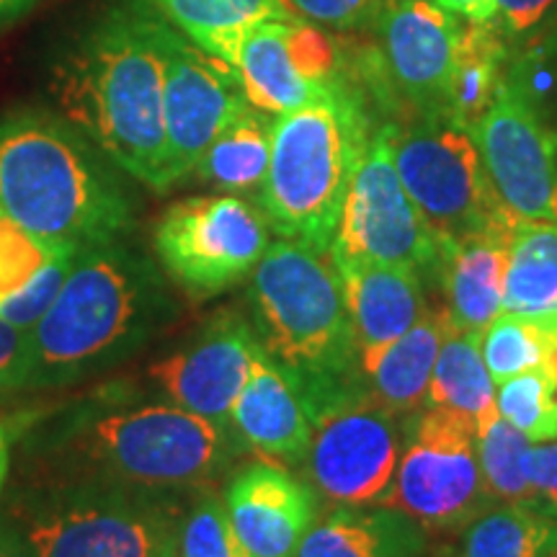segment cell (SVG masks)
Listing matches in <instances>:
<instances>
[{
	"instance_id": "1",
	"label": "cell",
	"mask_w": 557,
	"mask_h": 557,
	"mask_svg": "<svg viewBox=\"0 0 557 557\" xmlns=\"http://www.w3.org/2000/svg\"><path fill=\"white\" fill-rule=\"evenodd\" d=\"M169 29V21L150 5H114L67 54L54 78L67 122L152 191L171 189L165 173Z\"/></svg>"
},
{
	"instance_id": "2",
	"label": "cell",
	"mask_w": 557,
	"mask_h": 557,
	"mask_svg": "<svg viewBox=\"0 0 557 557\" xmlns=\"http://www.w3.org/2000/svg\"><path fill=\"white\" fill-rule=\"evenodd\" d=\"M0 212L39 238L88 250L129 225V201L81 129L45 111L0 122Z\"/></svg>"
},
{
	"instance_id": "3",
	"label": "cell",
	"mask_w": 557,
	"mask_h": 557,
	"mask_svg": "<svg viewBox=\"0 0 557 557\" xmlns=\"http://www.w3.org/2000/svg\"><path fill=\"white\" fill-rule=\"evenodd\" d=\"M253 329L310 410L361 387L359 348L331 250L278 238L250 274Z\"/></svg>"
},
{
	"instance_id": "4",
	"label": "cell",
	"mask_w": 557,
	"mask_h": 557,
	"mask_svg": "<svg viewBox=\"0 0 557 557\" xmlns=\"http://www.w3.org/2000/svg\"><path fill=\"white\" fill-rule=\"evenodd\" d=\"M372 135V111L351 73L305 107L276 116L259 205L278 238L329 253Z\"/></svg>"
},
{
	"instance_id": "5",
	"label": "cell",
	"mask_w": 557,
	"mask_h": 557,
	"mask_svg": "<svg viewBox=\"0 0 557 557\" xmlns=\"http://www.w3.org/2000/svg\"><path fill=\"white\" fill-rule=\"evenodd\" d=\"M160 318V292L143 263L96 246L75 256L50 310L29 331L37 382H67L122 357Z\"/></svg>"
},
{
	"instance_id": "6",
	"label": "cell",
	"mask_w": 557,
	"mask_h": 557,
	"mask_svg": "<svg viewBox=\"0 0 557 557\" xmlns=\"http://www.w3.org/2000/svg\"><path fill=\"white\" fill-rule=\"evenodd\" d=\"M380 127L403 189L444 243L519 222L493 189L468 124L451 114H413Z\"/></svg>"
},
{
	"instance_id": "7",
	"label": "cell",
	"mask_w": 557,
	"mask_h": 557,
	"mask_svg": "<svg viewBox=\"0 0 557 557\" xmlns=\"http://www.w3.org/2000/svg\"><path fill=\"white\" fill-rule=\"evenodd\" d=\"M385 506L408 513L429 534L465 532L496 506L480 470L475 423L444 408L423 406L408 413Z\"/></svg>"
},
{
	"instance_id": "8",
	"label": "cell",
	"mask_w": 557,
	"mask_h": 557,
	"mask_svg": "<svg viewBox=\"0 0 557 557\" xmlns=\"http://www.w3.org/2000/svg\"><path fill=\"white\" fill-rule=\"evenodd\" d=\"M233 434L225 423L156 403L94 418L83 447L116 478L145 487H176L212 478L225 465Z\"/></svg>"
},
{
	"instance_id": "9",
	"label": "cell",
	"mask_w": 557,
	"mask_h": 557,
	"mask_svg": "<svg viewBox=\"0 0 557 557\" xmlns=\"http://www.w3.org/2000/svg\"><path fill=\"white\" fill-rule=\"evenodd\" d=\"M406 416L354 387L312 410L305 470L318 498L333 506H385L398 472Z\"/></svg>"
},
{
	"instance_id": "10",
	"label": "cell",
	"mask_w": 557,
	"mask_h": 557,
	"mask_svg": "<svg viewBox=\"0 0 557 557\" xmlns=\"http://www.w3.org/2000/svg\"><path fill=\"white\" fill-rule=\"evenodd\" d=\"M444 253L447 243L403 189L385 132L377 127L348 186L331 256L406 267L431 284L438 278Z\"/></svg>"
},
{
	"instance_id": "11",
	"label": "cell",
	"mask_w": 557,
	"mask_h": 557,
	"mask_svg": "<svg viewBox=\"0 0 557 557\" xmlns=\"http://www.w3.org/2000/svg\"><path fill=\"white\" fill-rule=\"evenodd\" d=\"M269 243L261 209L233 194L181 199L152 233L160 263L194 297H214L248 278Z\"/></svg>"
},
{
	"instance_id": "12",
	"label": "cell",
	"mask_w": 557,
	"mask_h": 557,
	"mask_svg": "<svg viewBox=\"0 0 557 557\" xmlns=\"http://www.w3.org/2000/svg\"><path fill=\"white\" fill-rule=\"evenodd\" d=\"M472 132L508 212L519 220L557 222V127L508 73Z\"/></svg>"
},
{
	"instance_id": "13",
	"label": "cell",
	"mask_w": 557,
	"mask_h": 557,
	"mask_svg": "<svg viewBox=\"0 0 557 557\" xmlns=\"http://www.w3.org/2000/svg\"><path fill=\"white\" fill-rule=\"evenodd\" d=\"M169 508L122 493H81L37 513L26 537L39 557H176Z\"/></svg>"
},
{
	"instance_id": "14",
	"label": "cell",
	"mask_w": 557,
	"mask_h": 557,
	"mask_svg": "<svg viewBox=\"0 0 557 557\" xmlns=\"http://www.w3.org/2000/svg\"><path fill=\"white\" fill-rule=\"evenodd\" d=\"M377 65L393 103V122L449 114L459 24L431 0H389L377 26Z\"/></svg>"
},
{
	"instance_id": "15",
	"label": "cell",
	"mask_w": 557,
	"mask_h": 557,
	"mask_svg": "<svg viewBox=\"0 0 557 557\" xmlns=\"http://www.w3.org/2000/svg\"><path fill=\"white\" fill-rule=\"evenodd\" d=\"M165 173L171 189L189 178L214 137L246 107L233 67L176 29L165 39Z\"/></svg>"
},
{
	"instance_id": "16",
	"label": "cell",
	"mask_w": 557,
	"mask_h": 557,
	"mask_svg": "<svg viewBox=\"0 0 557 557\" xmlns=\"http://www.w3.org/2000/svg\"><path fill=\"white\" fill-rule=\"evenodd\" d=\"M263 351L256 329L238 312H222L171 357L150 367V380L173 406L230 426V410Z\"/></svg>"
},
{
	"instance_id": "17",
	"label": "cell",
	"mask_w": 557,
	"mask_h": 557,
	"mask_svg": "<svg viewBox=\"0 0 557 557\" xmlns=\"http://www.w3.org/2000/svg\"><path fill=\"white\" fill-rule=\"evenodd\" d=\"M225 506L253 557H295L318 521V493L276 465H250L230 480Z\"/></svg>"
},
{
	"instance_id": "18",
	"label": "cell",
	"mask_w": 557,
	"mask_h": 557,
	"mask_svg": "<svg viewBox=\"0 0 557 557\" xmlns=\"http://www.w3.org/2000/svg\"><path fill=\"white\" fill-rule=\"evenodd\" d=\"M344 287L359 364L377 357L382 348L413 329L431 305L426 282L406 267L354 259H333Z\"/></svg>"
},
{
	"instance_id": "19",
	"label": "cell",
	"mask_w": 557,
	"mask_h": 557,
	"mask_svg": "<svg viewBox=\"0 0 557 557\" xmlns=\"http://www.w3.org/2000/svg\"><path fill=\"white\" fill-rule=\"evenodd\" d=\"M230 426L261 457L295 465L308 455L312 410L287 369L261 351L230 410Z\"/></svg>"
},
{
	"instance_id": "20",
	"label": "cell",
	"mask_w": 557,
	"mask_h": 557,
	"mask_svg": "<svg viewBox=\"0 0 557 557\" xmlns=\"http://www.w3.org/2000/svg\"><path fill=\"white\" fill-rule=\"evenodd\" d=\"M517 225L519 222H513L508 227L447 243L436 284L444 295V310L457 329L485 333L504 312L508 248Z\"/></svg>"
},
{
	"instance_id": "21",
	"label": "cell",
	"mask_w": 557,
	"mask_h": 557,
	"mask_svg": "<svg viewBox=\"0 0 557 557\" xmlns=\"http://www.w3.org/2000/svg\"><path fill=\"white\" fill-rule=\"evenodd\" d=\"M289 24L263 21L243 34L222 60L233 67L250 107L271 116L289 114L331 88H320L299 73L289 50Z\"/></svg>"
},
{
	"instance_id": "22",
	"label": "cell",
	"mask_w": 557,
	"mask_h": 557,
	"mask_svg": "<svg viewBox=\"0 0 557 557\" xmlns=\"http://www.w3.org/2000/svg\"><path fill=\"white\" fill-rule=\"evenodd\" d=\"M429 532L389 506H338L318 519L295 557H423Z\"/></svg>"
},
{
	"instance_id": "23",
	"label": "cell",
	"mask_w": 557,
	"mask_h": 557,
	"mask_svg": "<svg viewBox=\"0 0 557 557\" xmlns=\"http://www.w3.org/2000/svg\"><path fill=\"white\" fill-rule=\"evenodd\" d=\"M449 329L451 318L444 305L429 308L413 329L382 348L377 357L359 364L369 395L400 416L416 413L426 406L431 372Z\"/></svg>"
},
{
	"instance_id": "24",
	"label": "cell",
	"mask_w": 557,
	"mask_h": 557,
	"mask_svg": "<svg viewBox=\"0 0 557 557\" xmlns=\"http://www.w3.org/2000/svg\"><path fill=\"white\" fill-rule=\"evenodd\" d=\"M426 406L465 416L478 431L498 416L496 382L483 359V333L451 323L431 372Z\"/></svg>"
},
{
	"instance_id": "25",
	"label": "cell",
	"mask_w": 557,
	"mask_h": 557,
	"mask_svg": "<svg viewBox=\"0 0 557 557\" xmlns=\"http://www.w3.org/2000/svg\"><path fill=\"white\" fill-rule=\"evenodd\" d=\"M148 5L218 60H225L235 41L263 21L299 18L284 0H148Z\"/></svg>"
},
{
	"instance_id": "26",
	"label": "cell",
	"mask_w": 557,
	"mask_h": 557,
	"mask_svg": "<svg viewBox=\"0 0 557 557\" xmlns=\"http://www.w3.org/2000/svg\"><path fill=\"white\" fill-rule=\"evenodd\" d=\"M276 116L246 103L214 137L191 176L230 194H259L269 171Z\"/></svg>"
},
{
	"instance_id": "27",
	"label": "cell",
	"mask_w": 557,
	"mask_h": 557,
	"mask_svg": "<svg viewBox=\"0 0 557 557\" xmlns=\"http://www.w3.org/2000/svg\"><path fill=\"white\" fill-rule=\"evenodd\" d=\"M504 312L557 315V222L519 220L508 248Z\"/></svg>"
},
{
	"instance_id": "28",
	"label": "cell",
	"mask_w": 557,
	"mask_h": 557,
	"mask_svg": "<svg viewBox=\"0 0 557 557\" xmlns=\"http://www.w3.org/2000/svg\"><path fill=\"white\" fill-rule=\"evenodd\" d=\"M508 67L506 41L500 29L485 24H470L459 34L457 65L449 88V114L475 129L485 111L496 101Z\"/></svg>"
},
{
	"instance_id": "29",
	"label": "cell",
	"mask_w": 557,
	"mask_h": 557,
	"mask_svg": "<svg viewBox=\"0 0 557 557\" xmlns=\"http://www.w3.org/2000/svg\"><path fill=\"white\" fill-rule=\"evenodd\" d=\"M555 529L542 508L496 504L465 529L459 557H540Z\"/></svg>"
},
{
	"instance_id": "30",
	"label": "cell",
	"mask_w": 557,
	"mask_h": 557,
	"mask_svg": "<svg viewBox=\"0 0 557 557\" xmlns=\"http://www.w3.org/2000/svg\"><path fill=\"white\" fill-rule=\"evenodd\" d=\"M557 346V315L500 312L483 333V359L496 387L517 374L542 369Z\"/></svg>"
},
{
	"instance_id": "31",
	"label": "cell",
	"mask_w": 557,
	"mask_h": 557,
	"mask_svg": "<svg viewBox=\"0 0 557 557\" xmlns=\"http://www.w3.org/2000/svg\"><path fill=\"white\" fill-rule=\"evenodd\" d=\"M532 442L511 426L500 413L478 431V455L485 487L496 504H517L540 508L534 487L529 483L524 462Z\"/></svg>"
},
{
	"instance_id": "32",
	"label": "cell",
	"mask_w": 557,
	"mask_h": 557,
	"mask_svg": "<svg viewBox=\"0 0 557 557\" xmlns=\"http://www.w3.org/2000/svg\"><path fill=\"white\" fill-rule=\"evenodd\" d=\"M75 253L81 250L39 238L0 212V305L24 295L47 269Z\"/></svg>"
},
{
	"instance_id": "33",
	"label": "cell",
	"mask_w": 557,
	"mask_h": 557,
	"mask_svg": "<svg viewBox=\"0 0 557 557\" xmlns=\"http://www.w3.org/2000/svg\"><path fill=\"white\" fill-rule=\"evenodd\" d=\"M496 403L500 418H506L532 444L557 438L555 385L542 369L500 382Z\"/></svg>"
},
{
	"instance_id": "34",
	"label": "cell",
	"mask_w": 557,
	"mask_h": 557,
	"mask_svg": "<svg viewBox=\"0 0 557 557\" xmlns=\"http://www.w3.org/2000/svg\"><path fill=\"white\" fill-rule=\"evenodd\" d=\"M176 557H253L243 545L225 498L201 493L178 529Z\"/></svg>"
},
{
	"instance_id": "35",
	"label": "cell",
	"mask_w": 557,
	"mask_h": 557,
	"mask_svg": "<svg viewBox=\"0 0 557 557\" xmlns=\"http://www.w3.org/2000/svg\"><path fill=\"white\" fill-rule=\"evenodd\" d=\"M299 18H310L336 32H369L389 0H284Z\"/></svg>"
},
{
	"instance_id": "36",
	"label": "cell",
	"mask_w": 557,
	"mask_h": 557,
	"mask_svg": "<svg viewBox=\"0 0 557 557\" xmlns=\"http://www.w3.org/2000/svg\"><path fill=\"white\" fill-rule=\"evenodd\" d=\"M75 256H65V259H60L54 267L47 269L45 274H41L37 282L24 292V295L16 299H9L5 305H0V318H5L21 331H32L41 320V315L50 310L54 297H58L62 284H65L70 269H73Z\"/></svg>"
},
{
	"instance_id": "37",
	"label": "cell",
	"mask_w": 557,
	"mask_h": 557,
	"mask_svg": "<svg viewBox=\"0 0 557 557\" xmlns=\"http://www.w3.org/2000/svg\"><path fill=\"white\" fill-rule=\"evenodd\" d=\"M32 336L0 318V389L32 385Z\"/></svg>"
},
{
	"instance_id": "38",
	"label": "cell",
	"mask_w": 557,
	"mask_h": 557,
	"mask_svg": "<svg viewBox=\"0 0 557 557\" xmlns=\"http://www.w3.org/2000/svg\"><path fill=\"white\" fill-rule=\"evenodd\" d=\"M524 470L540 508L557 521V442L532 444L527 451Z\"/></svg>"
},
{
	"instance_id": "39",
	"label": "cell",
	"mask_w": 557,
	"mask_h": 557,
	"mask_svg": "<svg viewBox=\"0 0 557 557\" xmlns=\"http://www.w3.org/2000/svg\"><path fill=\"white\" fill-rule=\"evenodd\" d=\"M553 3L555 0H498L496 16H500V32H506L508 37L532 32L553 9Z\"/></svg>"
},
{
	"instance_id": "40",
	"label": "cell",
	"mask_w": 557,
	"mask_h": 557,
	"mask_svg": "<svg viewBox=\"0 0 557 557\" xmlns=\"http://www.w3.org/2000/svg\"><path fill=\"white\" fill-rule=\"evenodd\" d=\"M431 3L451 16L468 18L470 24H485L498 13V0H431Z\"/></svg>"
},
{
	"instance_id": "41",
	"label": "cell",
	"mask_w": 557,
	"mask_h": 557,
	"mask_svg": "<svg viewBox=\"0 0 557 557\" xmlns=\"http://www.w3.org/2000/svg\"><path fill=\"white\" fill-rule=\"evenodd\" d=\"M0 557H39L29 537L11 532V529L0 527Z\"/></svg>"
},
{
	"instance_id": "42",
	"label": "cell",
	"mask_w": 557,
	"mask_h": 557,
	"mask_svg": "<svg viewBox=\"0 0 557 557\" xmlns=\"http://www.w3.org/2000/svg\"><path fill=\"white\" fill-rule=\"evenodd\" d=\"M37 0H0V26L11 24L21 13H26Z\"/></svg>"
},
{
	"instance_id": "43",
	"label": "cell",
	"mask_w": 557,
	"mask_h": 557,
	"mask_svg": "<svg viewBox=\"0 0 557 557\" xmlns=\"http://www.w3.org/2000/svg\"><path fill=\"white\" fill-rule=\"evenodd\" d=\"M5 478H9V434L0 426V491H3Z\"/></svg>"
},
{
	"instance_id": "44",
	"label": "cell",
	"mask_w": 557,
	"mask_h": 557,
	"mask_svg": "<svg viewBox=\"0 0 557 557\" xmlns=\"http://www.w3.org/2000/svg\"><path fill=\"white\" fill-rule=\"evenodd\" d=\"M540 557H557V529H555L553 534H549L547 545H545V549H542V553H540Z\"/></svg>"
}]
</instances>
